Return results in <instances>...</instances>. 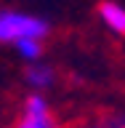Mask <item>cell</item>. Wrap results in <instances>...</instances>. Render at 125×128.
Instances as JSON below:
<instances>
[{
  "label": "cell",
  "instance_id": "6da1fadb",
  "mask_svg": "<svg viewBox=\"0 0 125 128\" xmlns=\"http://www.w3.org/2000/svg\"><path fill=\"white\" fill-rule=\"evenodd\" d=\"M51 35V24L43 16L24 14V11H0V46H16L21 40L37 38L45 40Z\"/></svg>",
  "mask_w": 125,
  "mask_h": 128
},
{
  "label": "cell",
  "instance_id": "7a4b0ae2",
  "mask_svg": "<svg viewBox=\"0 0 125 128\" xmlns=\"http://www.w3.org/2000/svg\"><path fill=\"white\" fill-rule=\"evenodd\" d=\"M11 128H64V126L59 123V118H56L53 107L48 104L45 94L32 91V94L24 96Z\"/></svg>",
  "mask_w": 125,
  "mask_h": 128
},
{
  "label": "cell",
  "instance_id": "3957f363",
  "mask_svg": "<svg viewBox=\"0 0 125 128\" xmlns=\"http://www.w3.org/2000/svg\"><path fill=\"white\" fill-rule=\"evenodd\" d=\"M99 22L117 38H125V6H120L117 0H101L96 6Z\"/></svg>",
  "mask_w": 125,
  "mask_h": 128
},
{
  "label": "cell",
  "instance_id": "277c9868",
  "mask_svg": "<svg viewBox=\"0 0 125 128\" xmlns=\"http://www.w3.org/2000/svg\"><path fill=\"white\" fill-rule=\"evenodd\" d=\"M24 83L32 88V91H48V88H53L56 83V70L51 64H45L43 59L40 62H32L27 64V70H24Z\"/></svg>",
  "mask_w": 125,
  "mask_h": 128
},
{
  "label": "cell",
  "instance_id": "5b68a950",
  "mask_svg": "<svg viewBox=\"0 0 125 128\" xmlns=\"http://www.w3.org/2000/svg\"><path fill=\"white\" fill-rule=\"evenodd\" d=\"M13 51L19 54V59H24L27 64L32 62H40L43 54H45V40H37V38H29V40H21V43H16Z\"/></svg>",
  "mask_w": 125,
  "mask_h": 128
},
{
  "label": "cell",
  "instance_id": "8992f818",
  "mask_svg": "<svg viewBox=\"0 0 125 128\" xmlns=\"http://www.w3.org/2000/svg\"><path fill=\"white\" fill-rule=\"evenodd\" d=\"M67 128H117V112H99V115H91V118L75 120Z\"/></svg>",
  "mask_w": 125,
  "mask_h": 128
},
{
  "label": "cell",
  "instance_id": "52a82bcc",
  "mask_svg": "<svg viewBox=\"0 0 125 128\" xmlns=\"http://www.w3.org/2000/svg\"><path fill=\"white\" fill-rule=\"evenodd\" d=\"M117 128H125V115H120V112H117Z\"/></svg>",
  "mask_w": 125,
  "mask_h": 128
}]
</instances>
